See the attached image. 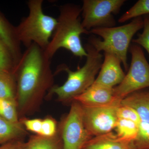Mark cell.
Wrapping results in <instances>:
<instances>
[{
    "label": "cell",
    "mask_w": 149,
    "mask_h": 149,
    "mask_svg": "<svg viewBox=\"0 0 149 149\" xmlns=\"http://www.w3.org/2000/svg\"><path fill=\"white\" fill-rule=\"evenodd\" d=\"M0 149H26V143L15 140L0 145Z\"/></svg>",
    "instance_id": "4316f807"
},
{
    "label": "cell",
    "mask_w": 149,
    "mask_h": 149,
    "mask_svg": "<svg viewBox=\"0 0 149 149\" xmlns=\"http://www.w3.org/2000/svg\"><path fill=\"white\" fill-rule=\"evenodd\" d=\"M143 15H149V0H139L120 17L118 22L124 23L131 19Z\"/></svg>",
    "instance_id": "d6986e66"
},
{
    "label": "cell",
    "mask_w": 149,
    "mask_h": 149,
    "mask_svg": "<svg viewBox=\"0 0 149 149\" xmlns=\"http://www.w3.org/2000/svg\"><path fill=\"white\" fill-rule=\"evenodd\" d=\"M121 104L135 110L141 122L149 123V91L143 90L131 93L121 100Z\"/></svg>",
    "instance_id": "5bb4252c"
},
{
    "label": "cell",
    "mask_w": 149,
    "mask_h": 149,
    "mask_svg": "<svg viewBox=\"0 0 149 149\" xmlns=\"http://www.w3.org/2000/svg\"><path fill=\"white\" fill-rule=\"evenodd\" d=\"M139 124L131 120L118 118L114 130L118 138L128 142H133L139 132Z\"/></svg>",
    "instance_id": "e0dca14e"
},
{
    "label": "cell",
    "mask_w": 149,
    "mask_h": 149,
    "mask_svg": "<svg viewBox=\"0 0 149 149\" xmlns=\"http://www.w3.org/2000/svg\"><path fill=\"white\" fill-rule=\"evenodd\" d=\"M117 115L118 118L131 120L140 124L141 118L136 111L130 107L120 104L117 107Z\"/></svg>",
    "instance_id": "603a6c76"
},
{
    "label": "cell",
    "mask_w": 149,
    "mask_h": 149,
    "mask_svg": "<svg viewBox=\"0 0 149 149\" xmlns=\"http://www.w3.org/2000/svg\"><path fill=\"white\" fill-rule=\"evenodd\" d=\"M92 138L84 123L82 106L75 101L72 104L63 124V149H83Z\"/></svg>",
    "instance_id": "ba28073f"
},
{
    "label": "cell",
    "mask_w": 149,
    "mask_h": 149,
    "mask_svg": "<svg viewBox=\"0 0 149 149\" xmlns=\"http://www.w3.org/2000/svg\"><path fill=\"white\" fill-rule=\"evenodd\" d=\"M57 23L47 47L46 56L51 59L58 50L64 48L74 56L82 58L87 53L81 42L80 36L90 32L83 27L80 15L81 8L76 5L67 4L61 6Z\"/></svg>",
    "instance_id": "7a4b0ae2"
},
{
    "label": "cell",
    "mask_w": 149,
    "mask_h": 149,
    "mask_svg": "<svg viewBox=\"0 0 149 149\" xmlns=\"http://www.w3.org/2000/svg\"><path fill=\"white\" fill-rule=\"evenodd\" d=\"M125 0H84L82 24L87 31L98 27H114L113 15L118 13Z\"/></svg>",
    "instance_id": "52a82bcc"
},
{
    "label": "cell",
    "mask_w": 149,
    "mask_h": 149,
    "mask_svg": "<svg viewBox=\"0 0 149 149\" xmlns=\"http://www.w3.org/2000/svg\"><path fill=\"white\" fill-rule=\"evenodd\" d=\"M121 99L116 96L114 88L95 83L74 100L83 106L98 107L118 106Z\"/></svg>",
    "instance_id": "30bf717a"
},
{
    "label": "cell",
    "mask_w": 149,
    "mask_h": 149,
    "mask_svg": "<svg viewBox=\"0 0 149 149\" xmlns=\"http://www.w3.org/2000/svg\"><path fill=\"white\" fill-rule=\"evenodd\" d=\"M104 58L95 83L113 88L121 83L125 74L121 67V61L116 56L104 52Z\"/></svg>",
    "instance_id": "8fae6325"
},
{
    "label": "cell",
    "mask_w": 149,
    "mask_h": 149,
    "mask_svg": "<svg viewBox=\"0 0 149 149\" xmlns=\"http://www.w3.org/2000/svg\"><path fill=\"white\" fill-rule=\"evenodd\" d=\"M133 142L135 149H149V123H141L138 136Z\"/></svg>",
    "instance_id": "7402d4cb"
},
{
    "label": "cell",
    "mask_w": 149,
    "mask_h": 149,
    "mask_svg": "<svg viewBox=\"0 0 149 149\" xmlns=\"http://www.w3.org/2000/svg\"><path fill=\"white\" fill-rule=\"evenodd\" d=\"M0 39L7 46L14 59L16 65L22 55L21 43L17 35L16 28L0 12Z\"/></svg>",
    "instance_id": "7c38bea8"
},
{
    "label": "cell",
    "mask_w": 149,
    "mask_h": 149,
    "mask_svg": "<svg viewBox=\"0 0 149 149\" xmlns=\"http://www.w3.org/2000/svg\"><path fill=\"white\" fill-rule=\"evenodd\" d=\"M26 149H63V144L54 137L37 136L32 137L26 143Z\"/></svg>",
    "instance_id": "ac0fdd59"
},
{
    "label": "cell",
    "mask_w": 149,
    "mask_h": 149,
    "mask_svg": "<svg viewBox=\"0 0 149 149\" xmlns=\"http://www.w3.org/2000/svg\"><path fill=\"white\" fill-rule=\"evenodd\" d=\"M24 131L19 122H10L0 116V145L15 141L23 136Z\"/></svg>",
    "instance_id": "9a60e30c"
},
{
    "label": "cell",
    "mask_w": 149,
    "mask_h": 149,
    "mask_svg": "<svg viewBox=\"0 0 149 149\" xmlns=\"http://www.w3.org/2000/svg\"><path fill=\"white\" fill-rule=\"evenodd\" d=\"M56 124L55 121L50 118L42 120V129L40 136L46 137L54 136L56 132Z\"/></svg>",
    "instance_id": "d4e9b609"
},
{
    "label": "cell",
    "mask_w": 149,
    "mask_h": 149,
    "mask_svg": "<svg viewBox=\"0 0 149 149\" xmlns=\"http://www.w3.org/2000/svg\"><path fill=\"white\" fill-rule=\"evenodd\" d=\"M130 67L120 84L114 88L116 96L122 100L131 93L149 88V64L141 47L132 45Z\"/></svg>",
    "instance_id": "8992f818"
},
{
    "label": "cell",
    "mask_w": 149,
    "mask_h": 149,
    "mask_svg": "<svg viewBox=\"0 0 149 149\" xmlns=\"http://www.w3.org/2000/svg\"><path fill=\"white\" fill-rule=\"evenodd\" d=\"M16 67L15 61L9 49L0 39V73L14 71Z\"/></svg>",
    "instance_id": "44dd1931"
},
{
    "label": "cell",
    "mask_w": 149,
    "mask_h": 149,
    "mask_svg": "<svg viewBox=\"0 0 149 149\" xmlns=\"http://www.w3.org/2000/svg\"><path fill=\"white\" fill-rule=\"evenodd\" d=\"M42 120L40 119H30L24 120V124L27 130L40 135L42 129Z\"/></svg>",
    "instance_id": "484cf974"
},
{
    "label": "cell",
    "mask_w": 149,
    "mask_h": 149,
    "mask_svg": "<svg viewBox=\"0 0 149 149\" xmlns=\"http://www.w3.org/2000/svg\"><path fill=\"white\" fill-rule=\"evenodd\" d=\"M84 47L87 56L83 67L75 71H72L64 65H61L59 67L61 70L67 73V79L61 86L52 88L50 93L56 95L60 101L74 100L91 87L96 80L103 61V56L90 44H86Z\"/></svg>",
    "instance_id": "3957f363"
},
{
    "label": "cell",
    "mask_w": 149,
    "mask_h": 149,
    "mask_svg": "<svg viewBox=\"0 0 149 149\" xmlns=\"http://www.w3.org/2000/svg\"><path fill=\"white\" fill-rule=\"evenodd\" d=\"M143 18L133 19L130 23L118 27H98L90 30V34L98 35L103 40L92 38L90 43L99 52L104 51L116 56L125 70L128 69L127 53L134 35L143 27Z\"/></svg>",
    "instance_id": "277c9868"
},
{
    "label": "cell",
    "mask_w": 149,
    "mask_h": 149,
    "mask_svg": "<svg viewBox=\"0 0 149 149\" xmlns=\"http://www.w3.org/2000/svg\"><path fill=\"white\" fill-rule=\"evenodd\" d=\"M0 116L10 122H19L15 100L0 98Z\"/></svg>",
    "instance_id": "ffe728a7"
},
{
    "label": "cell",
    "mask_w": 149,
    "mask_h": 149,
    "mask_svg": "<svg viewBox=\"0 0 149 149\" xmlns=\"http://www.w3.org/2000/svg\"><path fill=\"white\" fill-rule=\"evenodd\" d=\"M43 0L28 1L29 14L15 27L19 40L26 48L35 43L45 50L56 26L57 19L43 12Z\"/></svg>",
    "instance_id": "5b68a950"
},
{
    "label": "cell",
    "mask_w": 149,
    "mask_h": 149,
    "mask_svg": "<svg viewBox=\"0 0 149 149\" xmlns=\"http://www.w3.org/2000/svg\"><path fill=\"white\" fill-rule=\"evenodd\" d=\"M51 59L35 43L27 48L15 68L18 105L22 109L49 87L52 80Z\"/></svg>",
    "instance_id": "6da1fadb"
},
{
    "label": "cell",
    "mask_w": 149,
    "mask_h": 149,
    "mask_svg": "<svg viewBox=\"0 0 149 149\" xmlns=\"http://www.w3.org/2000/svg\"><path fill=\"white\" fill-rule=\"evenodd\" d=\"M83 149H135L133 142L123 141L111 132L93 137L88 141Z\"/></svg>",
    "instance_id": "4fadbf2b"
},
{
    "label": "cell",
    "mask_w": 149,
    "mask_h": 149,
    "mask_svg": "<svg viewBox=\"0 0 149 149\" xmlns=\"http://www.w3.org/2000/svg\"><path fill=\"white\" fill-rule=\"evenodd\" d=\"M118 106H82L84 123L91 136L95 137L112 132L118 120L117 108Z\"/></svg>",
    "instance_id": "9c48e42d"
},
{
    "label": "cell",
    "mask_w": 149,
    "mask_h": 149,
    "mask_svg": "<svg viewBox=\"0 0 149 149\" xmlns=\"http://www.w3.org/2000/svg\"><path fill=\"white\" fill-rule=\"evenodd\" d=\"M143 22V32L139 34L137 38L132 41L134 44L143 47L149 55V15H145Z\"/></svg>",
    "instance_id": "cb8c5ba5"
},
{
    "label": "cell",
    "mask_w": 149,
    "mask_h": 149,
    "mask_svg": "<svg viewBox=\"0 0 149 149\" xmlns=\"http://www.w3.org/2000/svg\"><path fill=\"white\" fill-rule=\"evenodd\" d=\"M15 78L14 70L0 73V98L15 100Z\"/></svg>",
    "instance_id": "2e32d148"
}]
</instances>
